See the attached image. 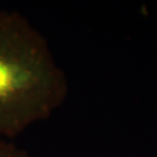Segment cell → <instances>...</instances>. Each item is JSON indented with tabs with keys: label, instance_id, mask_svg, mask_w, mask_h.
I'll return each instance as SVG.
<instances>
[{
	"label": "cell",
	"instance_id": "1",
	"mask_svg": "<svg viewBox=\"0 0 157 157\" xmlns=\"http://www.w3.org/2000/svg\"><path fill=\"white\" fill-rule=\"evenodd\" d=\"M67 92L47 39L19 12L0 11V137L50 118Z\"/></svg>",
	"mask_w": 157,
	"mask_h": 157
},
{
	"label": "cell",
	"instance_id": "2",
	"mask_svg": "<svg viewBox=\"0 0 157 157\" xmlns=\"http://www.w3.org/2000/svg\"><path fill=\"white\" fill-rule=\"evenodd\" d=\"M0 157H32L27 150L13 142L0 140Z\"/></svg>",
	"mask_w": 157,
	"mask_h": 157
}]
</instances>
